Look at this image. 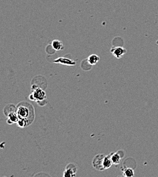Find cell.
<instances>
[{
  "label": "cell",
  "instance_id": "obj_3",
  "mask_svg": "<svg viewBox=\"0 0 158 177\" xmlns=\"http://www.w3.org/2000/svg\"><path fill=\"white\" fill-rule=\"evenodd\" d=\"M111 53L117 59H121L126 53V50L121 47H117L111 49Z\"/></svg>",
  "mask_w": 158,
  "mask_h": 177
},
{
  "label": "cell",
  "instance_id": "obj_8",
  "mask_svg": "<svg viewBox=\"0 0 158 177\" xmlns=\"http://www.w3.org/2000/svg\"><path fill=\"white\" fill-rule=\"evenodd\" d=\"M99 61V57L97 55H95V54H92V55L89 57L87 59L88 63L91 65H95Z\"/></svg>",
  "mask_w": 158,
  "mask_h": 177
},
{
  "label": "cell",
  "instance_id": "obj_10",
  "mask_svg": "<svg viewBox=\"0 0 158 177\" xmlns=\"http://www.w3.org/2000/svg\"><path fill=\"white\" fill-rule=\"evenodd\" d=\"M113 164H119L121 161V157L117 153H113L110 155Z\"/></svg>",
  "mask_w": 158,
  "mask_h": 177
},
{
  "label": "cell",
  "instance_id": "obj_9",
  "mask_svg": "<svg viewBox=\"0 0 158 177\" xmlns=\"http://www.w3.org/2000/svg\"><path fill=\"white\" fill-rule=\"evenodd\" d=\"M112 164H113V162H112L111 159H110V155H107V156H104L103 159V162H102V165L104 168L105 169H108L111 167Z\"/></svg>",
  "mask_w": 158,
  "mask_h": 177
},
{
  "label": "cell",
  "instance_id": "obj_1",
  "mask_svg": "<svg viewBox=\"0 0 158 177\" xmlns=\"http://www.w3.org/2000/svg\"><path fill=\"white\" fill-rule=\"evenodd\" d=\"M46 98V93L44 90H42L40 87L36 85L32 86V93L29 95V99L31 100L36 102L43 101Z\"/></svg>",
  "mask_w": 158,
  "mask_h": 177
},
{
  "label": "cell",
  "instance_id": "obj_7",
  "mask_svg": "<svg viewBox=\"0 0 158 177\" xmlns=\"http://www.w3.org/2000/svg\"><path fill=\"white\" fill-rule=\"evenodd\" d=\"M76 168L74 169L69 168L68 166L64 172L63 177H75L76 176Z\"/></svg>",
  "mask_w": 158,
  "mask_h": 177
},
{
  "label": "cell",
  "instance_id": "obj_12",
  "mask_svg": "<svg viewBox=\"0 0 158 177\" xmlns=\"http://www.w3.org/2000/svg\"><path fill=\"white\" fill-rule=\"evenodd\" d=\"M17 124L20 128H25V127L27 125V124H27L25 119H19Z\"/></svg>",
  "mask_w": 158,
  "mask_h": 177
},
{
  "label": "cell",
  "instance_id": "obj_11",
  "mask_svg": "<svg viewBox=\"0 0 158 177\" xmlns=\"http://www.w3.org/2000/svg\"><path fill=\"white\" fill-rule=\"evenodd\" d=\"M123 175L124 177H134V171L132 168H125L123 171Z\"/></svg>",
  "mask_w": 158,
  "mask_h": 177
},
{
  "label": "cell",
  "instance_id": "obj_2",
  "mask_svg": "<svg viewBox=\"0 0 158 177\" xmlns=\"http://www.w3.org/2000/svg\"><path fill=\"white\" fill-rule=\"evenodd\" d=\"M104 157V155H96L93 161V165L95 168L97 169V170H104V168L103 167L102 165V162H103V159Z\"/></svg>",
  "mask_w": 158,
  "mask_h": 177
},
{
  "label": "cell",
  "instance_id": "obj_4",
  "mask_svg": "<svg viewBox=\"0 0 158 177\" xmlns=\"http://www.w3.org/2000/svg\"><path fill=\"white\" fill-rule=\"evenodd\" d=\"M17 114L19 119H26L27 117H29V111L28 108H26L25 106H21L20 107H18V109H17Z\"/></svg>",
  "mask_w": 158,
  "mask_h": 177
},
{
  "label": "cell",
  "instance_id": "obj_5",
  "mask_svg": "<svg viewBox=\"0 0 158 177\" xmlns=\"http://www.w3.org/2000/svg\"><path fill=\"white\" fill-rule=\"evenodd\" d=\"M7 116H8L7 123L8 124H15V123H17L19 119L17 114L15 112L11 113L8 114Z\"/></svg>",
  "mask_w": 158,
  "mask_h": 177
},
{
  "label": "cell",
  "instance_id": "obj_6",
  "mask_svg": "<svg viewBox=\"0 0 158 177\" xmlns=\"http://www.w3.org/2000/svg\"><path fill=\"white\" fill-rule=\"evenodd\" d=\"M52 47L54 50H55L57 51H61V50L64 49V44L63 42L58 40H55L52 42Z\"/></svg>",
  "mask_w": 158,
  "mask_h": 177
}]
</instances>
